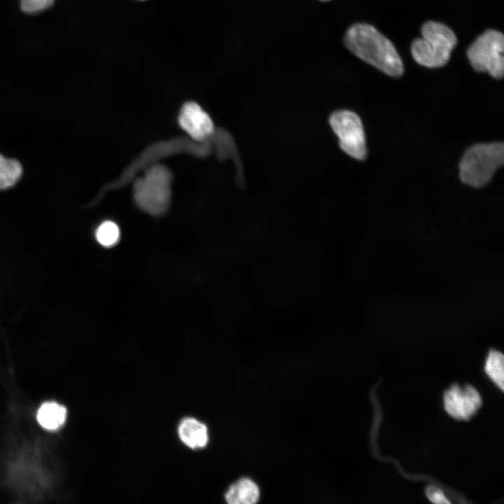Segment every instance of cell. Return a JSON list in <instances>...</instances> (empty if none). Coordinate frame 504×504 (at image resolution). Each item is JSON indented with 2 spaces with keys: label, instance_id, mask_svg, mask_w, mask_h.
Listing matches in <instances>:
<instances>
[{
  "label": "cell",
  "instance_id": "cell-1",
  "mask_svg": "<svg viewBox=\"0 0 504 504\" xmlns=\"http://www.w3.org/2000/svg\"><path fill=\"white\" fill-rule=\"evenodd\" d=\"M344 43L358 57L386 74L399 77L403 74V64L393 44L374 27L364 23L352 25L345 34Z\"/></svg>",
  "mask_w": 504,
  "mask_h": 504
},
{
  "label": "cell",
  "instance_id": "cell-2",
  "mask_svg": "<svg viewBox=\"0 0 504 504\" xmlns=\"http://www.w3.org/2000/svg\"><path fill=\"white\" fill-rule=\"evenodd\" d=\"M456 42V36L449 27L428 21L421 27V38L412 42L411 52L414 60L421 66L440 67L449 61Z\"/></svg>",
  "mask_w": 504,
  "mask_h": 504
},
{
  "label": "cell",
  "instance_id": "cell-3",
  "mask_svg": "<svg viewBox=\"0 0 504 504\" xmlns=\"http://www.w3.org/2000/svg\"><path fill=\"white\" fill-rule=\"evenodd\" d=\"M504 146L500 142L477 144L464 153L459 164L461 181L473 188H482L503 164Z\"/></svg>",
  "mask_w": 504,
  "mask_h": 504
},
{
  "label": "cell",
  "instance_id": "cell-4",
  "mask_svg": "<svg viewBox=\"0 0 504 504\" xmlns=\"http://www.w3.org/2000/svg\"><path fill=\"white\" fill-rule=\"evenodd\" d=\"M172 175L164 167L158 165L150 169L144 178L134 183V199L144 211L154 216L163 214L170 200Z\"/></svg>",
  "mask_w": 504,
  "mask_h": 504
},
{
  "label": "cell",
  "instance_id": "cell-5",
  "mask_svg": "<svg viewBox=\"0 0 504 504\" xmlns=\"http://www.w3.org/2000/svg\"><path fill=\"white\" fill-rule=\"evenodd\" d=\"M504 38L498 31L489 29L479 36L470 45L467 56L473 69L487 72L495 78L504 72Z\"/></svg>",
  "mask_w": 504,
  "mask_h": 504
},
{
  "label": "cell",
  "instance_id": "cell-6",
  "mask_svg": "<svg viewBox=\"0 0 504 504\" xmlns=\"http://www.w3.org/2000/svg\"><path fill=\"white\" fill-rule=\"evenodd\" d=\"M330 125L343 151L358 160L366 158L365 132L357 114L347 110L337 111L330 115Z\"/></svg>",
  "mask_w": 504,
  "mask_h": 504
},
{
  "label": "cell",
  "instance_id": "cell-7",
  "mask_svg": "<svg viewBox=\"0 0 504 504\" xmlns=\"http://www.w3.org/2000/svg\"><path fill=\"white\" fill-rule=\"evenodd\" d=\"M446 411L452 417L458 420L470 419L482 405L481 397L477 391L470 385L461 388L453 385L444 394Z\"/></svg>",
  "mask_w": 504,
  "mask_h": 504
},
{
  "label": "cell",
  "instance_id": "cell-8",
  "mask_svg": "<svg viewBox=\"0 0 504 504\" xmlns=\"http://www.w3.org/2000/svg\"><path fill=\"white\" fill-rule=\"evenodd\" d=\"M178 122L192 138L202 140L214 132V124L209 115L195 102L186 103L181 108Z\"/></svg>",
  "mask_w": 504,
  "mask_h": 504
},
{
  "label": "cell",
  "instance_id": "cell-9",
  "mask_svg": "<svg viewBox=\"0 0 504 504\" xmlns=\"http://www.w3.org/2000/svg\"><path fill=\"white\" fill-rule=\"evenodd\" d=\"M178 433L181 440L192 449L204 447L208 442L206 426L194 418L182 419L178 425Z\"/></svg>",
  "mask_w": 504,
  "mask_h": 504
},
{
  "label": "cell",
  "instance_id": "cell-10",
  "mask_svg": "<svg viewBox=\"0 0 504 504\" xmlns=\"http://www.w3.org/2000/svg\"><path fill=\"white\" fill-rule=\"evenodd\" d=\"M260 498L258 485L251 479L242 477L232 484L225 493L230 504H254Z\"/></svg>",
  "mask_w": 504,
  "mask_h": 504
},
{
  "label": "cell",
  "instance_id": "cell-11",
  "mask_svg": "<svg viewBox=\"0 0 504 504\" xmlns=\"http://www.w3.org/2000/svg\"><path fill=\"white\" fill-rule=\"evenodd\" d=\"M67 410L62 404L53 401L41 405L36 414L38 424L44 429L55 430L66 421Z\"/></svg>",
  "mask_w": 504,
  "mask_h": 504
},
{
  "label": "cell",
  "instance_id": "cell-12",
  "mask_svg": "<svg viewBox=\"0 0 504 504\" xmlns=\"http://www.w3.org/2000/svg\"><path fill=\"white\" fill-rule=\"evenodd\" d=\"M22 167L20 163L12 158H7L0 154V189L13 186L20 178Z\"/></svg>",
  "mask_w": 504,
  "mask_h": 504
},
{
  "label": "cell",
  "instance_id": "cell-13",
  "mask_svg": "<svg viewBox=\"0 0 504 504\" xmlns=\"http://www.w3.org/2000/svg\"><path fill=\"white\" fill-rule=\"evenodd\" d=\"M485 371L491 379L503 391L504 389V358L496 350H491L486 358Z\"/></svg>",
  "mask_w": 504,
  "mask_h": 504
},
{
  "label": "cell",
  "instance_id": "cell-14",
  "mask_svg": "<svg viewBox=\"0 0 504 504\" xmlns=\"http://www.w3.org/2000/svg\"><path fill=\"white\" fill-rule=\"evenodd\" d=\"M95 237L97 241L105 247H112L119 241L120 232L116 223L106 220L97 228Z\"/></svg>",
  "mask_w": 504,
  "mask_h": 504
},
{
  "label": "cell",
  "instance_id": "cell-15",
  "mask_svg": "<svg viewBox=\"0 0 504 504\" xmlns=\"http://www.w3.org/2000/svg\"><path fill=\"white\" fill-rule=\"evenodd\" d=\"M23 11L28 13H38L49 8L55 0H20Z\"/></svg>",
  "mask_w": 504,
  "mask_h": 504
},
{
  "label": "cell",
  "instance_id": "cell-16",
  "mask_svg": "<svg viewBox=\"0 0 504 504\" xmlns=\"http://www.w3.org/2000/svg\"><path fill=\"white\" fill-rule=\"evenodd\" d=\"M426 495L434 503H449L441 489L436 486H429L426 490Z\"/></svg>",
  "mask_w": 504,
  "mask_h": 504
},
{
  "label": "cell",
  "instance_id": "cell-17",
  "mask_svg": "<svg viewBox=\"0 0 504 504\" xmlns=\"http://www.w3.org/2000/svg\"><path fill=\"white\" fill-rule=\"evenodd\" d=\"M323 1H327V0H323Z\"/></svg>",
  "mask_w": 504,
  "mask_h": 504
}]
</instances>
